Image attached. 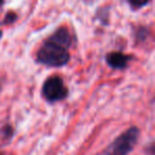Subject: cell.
Masks as SVG:
<instances>
[{"instance_id": "6da1fadb", "label": "cell", "mask_w": 155, "mask_h": 155, "mask_svg": "<svg viewBox=\"0 0 155 155\" xmlns=\"http://www.w3.org/2000/svg\"><path fill=\"white\" fill-rule=\"evenodd\" d=\"M37 60L49 67H62L69 62L70 54L67 48L51 39H48L38 50Z\"/></svg>"}, {"instance_id": "7a4b0ae2", "label": "cell", "mask_w": 155, "mask_h": 155, "mask_svg": "<svg viewBox=\"0 0 155 155\" xmlns=\"http://www.w3.org/2000/svg\"><path fill=\"white\" fill-rule=\"evenodd\" d=\"M139 137V130L136 127H132L126 132L119 135L101 155H128L137 143Z\"/></svg>"}, {"instance_id": "3957f363", "label": "cell", "mask_w": 155, "mask_h": 155, "mask_svg": "<svg viewBox=\"0 0 155 155\" xmlns=\"http://www.w3.org/2000/svg\"><path fill=\"white\" fill-rule=\"evenodd\" d=\"M42 94L50 102L59 101L68 96V89L59 76H52L48 78L42 87Z\"/></svg>"}, {"instance_id": "277c9868", "label": "cell", "mask_w": 155, "mask_h": 155, "mask_svg": "<svg viewBox=\"0 0 155 155\" xmlns=\"http://www.w3.org/2000/svg\"><path fill=\"white\" fill-rule=\"evenodd\" d=\"M132 57L130 55H126L121 52H110L106 55V61L108 65L114 70L126 69Z\"/></svg>"}, {"instance_id": "5b68a950", "label": "cell", "mask_w": 155, "mask_h": 155, "mask_svg": "<svg viewBox=\"0 0 155 155\" xmlns=\"http://www.w3.org/2000/svg\"><path fill=\"white\" fill-rule=\"evenodd\" d=\"M49 39H51V40L63 45V47L67 48V49L70 48V45H71V43H72L71 34H70L69 30H68L67 28H60V29H58Z\"/></svg>"}, {"instance_id": "8992f818", "label": "cell", "mask_w": 155, "mask_h": 155, "mask_svg": "<svg viewBox=\"0 0 155 155\" xmlns=\"http://www.w3.org/2000/svg\"><path fill=\"white\" fill-rule=\"evenodd\" d=\"M128 4L133 10H139V8H145L146 5L151 2V0H127Z\"/></svg>"}, {"instance_id": "52a82bcc", "label": "cell", "mask_w": 155, "mask_h": 155, "mask_svg": "<svg viewBox=\"0 0 155 155\" xmlns=\"http://www.w3.org/2000/svg\"><path fill=\"white\" fill-rule=\"evenodd\" d=\"M16 18H17V16H16V14H15V13H10V14L6 15V17H5V22L6 23L13 22V21H14Z\"/></svg>"}, {"instance_id": "ba28073f", "label": "cell", "mask_w": 155, "mask_h": 155, "mask_svg": "<svg viewBox=\"0 0 155 155\" xmlns=\"http://www.w3.org/2000/svg\"><path fill=\"white\" fill-rule=\"evenodd\" d=\"M2 1H3V0H0V5L2 4Z\"/></svg>"}, {"instance_id": "9c48e42d", "label": "cell", "mask_w": 155, "mask_h": 155, "mask_svg": "<svg viewBox=\"0 0 155 155\" xmlns=\"http://www.w3.org/2000/svg\"><path fill=\"white\" fill-rule=\"evenodd\" d=\"M0 155H2V154H0Z\"/></svg>"}]
</instances>
